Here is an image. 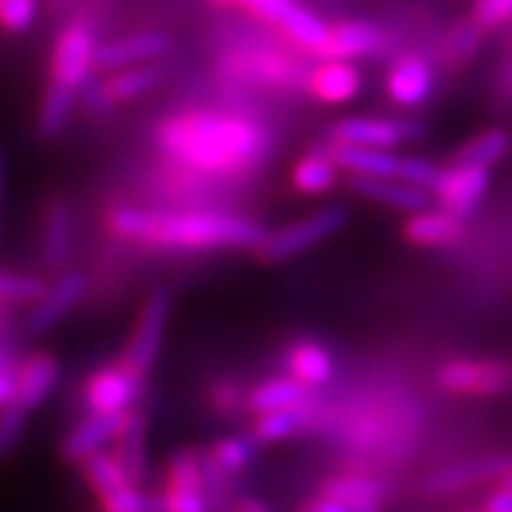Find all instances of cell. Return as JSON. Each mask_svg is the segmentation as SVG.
I'll use <instances>...</instances> for the list:
<instances>
[{
	"instance_id": "obj_36",
	"label": "cell",
	"mask_w": 512,
	"mask_h": 512,
	"mask_svg": "<svg viewBox=\"0 0 512 512\" xmlns=\"http://www.w3.org/2000/svg\"><path fill=\"white\" fill-rule=\"evenodd\" d=\"M48 283L37 275L27 272H8L0 270V301L11 304H34L45 293Z\"/></svg>"
},
{
	"instance_id": "obj_37",
	"label": "cell",
	"mask_w": 512,
	"mask_h": 512,
	"mask_svg": "<svg viewBox=\"0 0 512 512\" xmlns=\"http://www.w3.org/2000/svg\"><path fill=\"white\" fill-rule=\"evenodd\" d=\"M102 512H165L162 494H149L139 486H126L121 492L102 499Z\"/></svg>"
},
{
	"instance_id": "obj_44",
	"label": "cell",
	"mask_w": 512,
	"mask_h": 512,
	"mask_svg": "<svg viewBox=\"0 0 512 512\" xmlns=\"http://www.w3.org/2000/svg\"><path fill=\"white\" fill-rule=\"evenodd\" d=\"M479 512H512V489H510V476L499 479L497 492H492L484 499Z\"/></svg>"
},
{
	"instance_id": "obj_10",
	"label": "cell",
	"mask_w": 512,
	"mask_h": 512,
	"mask_svg": "<svg viewBox=\"0 0 512 512\" xmlns=\"http://www.w3.org/2000/svg\"><path fill=\"white\" fill-rule=\"evenodd\" d=\"M87 293V277L76 270L63 272L50 288H45L37 301H34L32 311L27 314V330L32 335H45L66 317L68 311H74L76 304Z\"/></svg>"
},
{
	"instance_id": "obj_5",
	"label": "cell",
	"mask_w": 512,
	"mask_h": 512,
	"mask_svg": "<svg viewBox=\"0 0 512 512\" xmlns=\"http://www.w3.org/2000/svg\"><path fill=\"white\" fill-rule=\"evenodd\" d=\"M337 144L371 149H392L426 134L421 121H384V118H343L332 128Z\"/></svg>"
},
{
	"instance_id": "obj_20",
	"label": "cell",
	"mask_w": 512,
	"mask_h": 512,
	"mask_svg": "<svg viewBox=\"0 0 512 512\" xmlns=\"http://www.w3.org/2000/svg\"><path fill=\"white\" fill-rule=\"evenodd\" d=\"M332 162L337 170H345L348 176L366 178H395L400 157L392 149H371V147H351V144H335L332 149Z\"/></svg>"
},
{
	"instance_id": "obj_21",
	"label": "cell",
	"mask_w": 512,
	"mask_h": 512,
	"mask_svg": "<svg viewBox=\"0 0 512 512\" xmlns=\"http://www.w3.org/2000/svg\"><path fill=\"white\" fill-rule=\"evenodd\" d=\"M322 494L348 512H382L384 492L366 476H332L322 484Z\"/></svg>"
},
{
	"instance_id": "obj_3",
	"label": "cell",
	"mask_w": 512,
	"mask_h": 512,
	"mask_svg": "<svg viewBox=\"0 0 512 512\" xmlns=\"http://www.w3.org/2000/svg\"><path fill=\"white\" fill-rule=\"evenodd\" d=\"M170 314H173V293L168 288L152 290L147 301H144L142 311H139V317H136L126 351H123L121 366L131 371L134 377L147 379L155 369L165 335H168Z\"/></svg>"
},
{
	"instance_id": "obj_17",
	"label": "cell",
	"mask_w": 512,
	"mask_h": 512,
	"mask_svg": "<svg viewBox=\"0 0 512 512\" xmlns=\"http://www.w3.org/2000/svg\"><path fill=\"white\" fill-rule=\"evenodd\" d=\"M434 89V71L432 66L418 58V55H405L390 71L387 79V92L403 108H416L429 100Z\"/></svg>"
},
{
	"instance_id": "obj_1",
	"label": "cell",
	"mask_w": 512,
	"mask_h": 512,
	"mask_svg": "<svg viewBox=\"0 0 512 512\" xmlns=\"http://www.w3.org/2000/svg\"><path fill=\"white\" fill-rule=\"evenodd\" d=\"M157 144L186 168L233 176L262 162L270 149V136L246 118L194 113L162 123Z\"/></svg>"
},
{
	"instance_id": "obj_47",
	"label": "cell",
	"mask_w": 512,
	"mask_h": 512,
	"mask_svg": "<svg viewBox=\"0 0 512 512\" xmlns=\"http://www.w3.org/2000/svg\"><path fill=\"white\" fill-rule=\"evenodd\" d=\"M3 199H6V155L0 149V220H3Z\"/></svg>"
},
{
	"instance_id": "obj_6",
	"label": "cell",
	"mask_w": 512,
	"mask_h": 512,
	"mask_svg": "<svg viewBox=\"0 0 512 512\" xmlns=\"http://www.w3.org/2000/svg\"><path fill=\"white\" fill-rule=\"evenodd\" d=\"M170 50H173V40L165 32H136L121 37V40L97 45L92 66L97 71H105V74H115L123 68L157 61L162 55H168Z\"/></svg>"
},
{
	"instance_id": "obj_12",
	"label": "cell",
	"mask_w": 512,
	"mask_h": 512,
	"mask_svg": "<svg viewBox=\"0 0 512 512\" xmlns=\"http://www.w3.org/2000/svg\"><path fill=\"white\" fill-rule=\"evenodd\" d=\"M162 505L165 512H212L204 497L194 450H181L170 458L168 492L162 494Z\"/></svg>"
},
{
	"instance_id": "obj_30",
	"label": "cell",
	"mask_w": 512,
	"mask_h": 512,
	"mask_svg": "<svg viewBox=\"0 0 512 512\" xmlns=\"http://www.w3.org/2000/svg\"><path fill=\"white\" fill-rule=\"evenodd\" d=\"M81 471H84V479H87V484L95 489V494L100 499L110 497V494L121 492V489L131 486L126 479V473L121 471V465L115 460V455L108 450H100L95 452V455H89V458L81 463Z\"/></svg>"
},
{
	"instance_id": "obj_2",
	"label": "cell",
	"mask_w": 512,
	"mask_h": 512,
	"mask_svg": "<svg viewBox=\"0 0 512 512\" xmlns=\"http://www.w3.org/2000/svg\"><path fill=\"white\" fill-rule=\"evenodd\" d=\"M108 225L115 236L168 246V249H259V243L267 236L251 220L215 215V212L165 215V212L118 207L110 212Z\"/></svg>"
},
{
	"instance_id": "obj_50",
	"label": "cell",
	"mask_w": 512,
	"mask_h": 512,
	"mask_svg": "<svg viewBox=\"0 0 512 512\" xmlns=\"http://www.w3.org/2000/svg\"><path fill=\"white\" fill-rule=\"evenodd\" d=\"M217 8H230V6H236L238 0H212Z\"/></svg>"
},
{
	"instance_id": "obj_35",
	"label": "cell",
	"mask_w": 512,
	"mask_h": 512,
	"mask_svg": "<svg viewBox=\"0 0 512 512\" xmlns=\"http://www.w3.org/2000/svg\"><path fill=\"white\" fill-rule=\"evenodd\" d=\"M306 426V416L301 408H285V411H270L256 418L254 434L251 437L259 445H270V442H283L293 437Z\"/></svg>"
},
{
	"instance_id": "obj_13",
	"label": "cell",
	"mask_w": 512,
	"mask_h": 512,
	"mask_svg": "<svg viewBox=\"0 0 512 512\" xmlns=\"http://www.w3.org/2000/svg\"><path fill=\"white\" fill-rule=\"evenodd\" d=\"M502 476H510V458L507 455H481V458L439 468L426 479V489L434 494H450L468 489V486L486 484V481H497Z\"/></svg>"
},
{
	"instance_id": "obj_39",
	"label": "cell",
	"mask_w": 512,
	"mask_h": 512,
	"mask_svg": "<svg viewBox=\"0 0 512 512\" xmlns=\"http://www.w3.org/2000/svg\"><path fill=\"white\" fill-rule=\"evenodd\" d=\"M437 176L439 168L434 162L421 160V157H400L398 160V173H395V178L403 181L405 186L424 191V194H432Z\"/></svg>"
},
{
	"instance_id": "obj_46",
	"label": "cell",
	"mask_w": 512,
	"mask_h": 512,
	"mask_svg": "<svg viewBox=\"0 0 512 512\" xmlns=\"http://www.w3.org/2000/svg\"><path fill=\"white\" fill-rule=\"evenodd\" d=\"M14 400V379L8 377L6 371H0V405Z\"/></svg>"
},
{
	"instance_id": "obj_25",
	"label": "cell",
	"mask_w": 512,
	"mask_h": 512,
	"mask_svg": "<svg viewBox=\"0 0 512 512\" xmlns=\"http://www.w3.org/2000/svg\"><path fill=\"white\" fill-rule=\"evenodd\" d=\"M162 79H165V68L144 63V66H131L110 74L108 81H102V89L118 105V102H131L149 95Z\"/></svg>"
},
{
	"instance_id": "obj_49",
	"label": "cell",
	"mask_w": 512,
	"mask_h": 512,
	"mask_svg": "<svg viewBox=\"0 0 512 512\" xmlns=\"http://www.w3.org/2000/svg\"><path fill=\"white\" fill-rule=\"evenodd\" d=\"M50 3H53V11L63 14V11H68V8H71V3H74V0H50Z\"/></svg>"
},
{
	"instance_id": "obj_24",
	"label": "cell",
	"mask_w": 512,
	"mask_h": 512,
	"mask_svg": "<svg viewBox=\"0 0 512 512\" xmlns=\"http://www.w3.org/2000/svg\"><path fill=\"white\" fill-rule=\"evenodd\" d=\"M405 238L413 246H447L463 236V220L447 215V212H416L405 223Z\"/></svg>"
},
{
	"instance_id": "obj_23",
	"label": "cell",
	"mask_w": 512,
	"mask_h": 512,
	"mask_svg": "<svg viewBox=\"0 0 512 512\" xmlns=\"http://www.w3.org/2000/svg\"><path fill=\"white\" fill-rule=\"evenodd\" d=\"M68 256H71V207L66 202H53L45 212L42 259L50 270H63Z\"/></svg>"
},
{
	"instance_id": "obj_4",
	"label": "cell",
	"mask_w": 512,
	"mask_h": 512,
	"mask_svg": "<svg viewBox=\"0 0 512 512\" xmlns=\"http://www.w3.org/2000/svg\"><path fill=\"white\" fill-rule=\"evenodd\" d=\"M345 225H348V209L345 207L317 209L304 220L285 225L283 230H277L272 236H264L256 251H259V259L264 264L288 262L293 256L304 254V251L314 249L322 241L340 233Z\"/></svg>"
},
{
	"instance_id": "obj_42",
	"label": "cell",
	"mask_w": 512,
	"mask_h": 512,
	"mask_svg": "<svg viewBox=\"0 0 512 512\" xmlns=\"http://www.w3.org/2000/svg\"><path fill=\"white\" fill-rule=\"evenodd\" d=\"M238 3H243L251 14H256L264 21H270V24H277V27H280V21L285 19V14H288L290 8L296 6L293 0H238Z\"/></svg>"
},
{
	"instance_id": "obj_48",
	"label": "cell",
	"mask_w": 512,
	"mask_h": 512,
	"mask_svg": "<svg viewBox=\"0 0 512 512\" xmlns=\"http://www.w3.org/2000/svg\"><path fill=\"white\" fill-rule=\"evenodd\" d=\"M238 512H267V507H264L262 502H256V499H243Z\"/></svg>"
},
{
	"instance_id": "obj_29",
	"label": "cell",
	"mask_w": 512,
	"mask_h": 512,
	"mask_svg": "<svg viewBox=\"0 0 512 512\" xmlns=\"http://www.w3.org/2000/svg\"><path fill=\"white\" fill-rule=\"evenodd\" d=\"M290 371H293V379L306 387H319V384L330 382L335 364H332V356L327 348L317 343H301L296 345L288 356Z\"/></svg>"
},
{
	"instance_id": "obj_7",
	"label": "cell",
	"mask_w": 512,
	"mask_h": 512,
	"mask_svg": "<svg viewBox=\"0 0 512 512\" xmlns=\"http://www.w3.org/2000/svg\"><path fill=\"white\" fill-rule=\"evenodd\" d=\"M489 170L481 168H463V165H450V168L439 170L437 183H434L432 194L437 196L439 207L447 215L468 217L473 209L479 207L489 189Z\"/></svg>"
},
{
	"instance_id": "obj_45",
	"label": "cell",
	"mask_w": 512,
	"mask_h": 512,
	"mask_svg": "<svg viewBox=\"0 0 512 512\" xmlns=\"http://www.w3.org/2000/svg\"><path fill=\"white\" fill-rule=\"evenodd\" d=\"M304 512H348V510H345L340 502H335V499L324 497V494H322V497L311 499Z\"/></svg>"
},
{
	"instance_id": "obj_16",
	"label": "cell",
	"mask_w": 512,
	"mask_h": 512,
	"mask_svg": "<svg viewBox=\"0 0 512 512\" xmlns=\"http://www.w3.org/2000/svg\"><path fill=\"white\" fill-rule=\"evenodd\" d=\"M348 189L361 199L377 202L382 207L400 209V212H424L429 207V194L405 186L398 178H366V176H348Z\"/></svg>"
},
{
	"instance_id": "obj_32",
	"label": "cell",
	"mask_w": 512,
	"mask_h": 512,
	"mask_svg": "<svg viewBox=\"0 0 512 512\" xmlns=\"http://www.w3.org/2000/svg\"><path fill=\"white\" fill-rule=\"evenodd\" d=\"M481 42H484V32H481L471 19L458 21V24H455L445 37V45H442V61H445L447 68L458 71V68L468 66V63L476 58V53L481 50Z\"/></svg>"
},
{
	"instance_id": "obj_27",
	"label": "cell",
	"mask_w": 512,
	"mask_h": 512,
	"mask_svg": "<svg viewBox=\"0 0 512 512\" xmlns=\"http://www.w3.org/2000/svg\"><path fill=\"white\" fill-rule=\"evenodd\" d=\"M510 149V134L505 128H486L476 139L465 142L463 147L452 155L450 165H463V168L489 170L492 165L505 160Z\"/></svg>"
},
{
	"instance_id": "obj_19",
	"label": "cell",
	"mask_w": 512,
	"mask_h": 512,
	"mask_svg": "<svg viewBox=\"0 0 512 512\" xmlns=\"http://www.w3.org/2000/svg\"><path fill=\"white\" fill-rule=\"evenodd\" d=\"M382 45L384 29L379 24L366 19H353L330 27L327 55H332L335 61H351V58H366V55L379 53Z\"/></svg>"
},
{
	"instance_id": "obj_15",
	"label": "cell",
	"mask_w": 512,
	"mask_h": 512,
	"mask_svg": "<svg viewBox=\"0 0 512 512\" xmlns=\"http://www.w3.org/2000/svg\"><path fill=\"white\" fill-rule=\"evenodd\" d=\"M147 434L149 418L144 411H128L121 432L113 439L115 442V460L126 473L131 486L144 484L147 479Z\"/></svg>"
},
{
	"instance_id": "obj_26",
	"label": "cell",
	"mask_w": 512,
	"mask_h": 512,
	"mask_svg": "<svg viewBox=\"0 0 512 512\" xmlns=\"http://www.w3.org/2000/svg\"><path fill=\"white\" fill-rule=\"evenodd\" d=\"M76 105V89L66 87L61 81H50L37 113V131L42 139H58L66 131L71 113Z\"/></svg>"
},
{
	"instance_id": "obj_18",
	"label": "cell",
	"mask_w": 512,
	"mask_h": 512,
	"mask_svg": "<svg viewBox=\"0 0 512 512\" xmlns=\"http://www.w3.org/2000/svg\"><path fill=\"white\" fill-rule=\"evenodd\" d=\"M58 371H61L58 358L50 353H34L27 364L21 366L19 377L14 379V403L21 405L27 413L40 408L58 382Z\"/></svg>"
},
{
	"instance_id": "obj_9",
	"label": "cell",
	"mask_w": 512,
	"mask_h": 512,
	"mask_svg": "<svg viewBox=\"0 0 512 512\" xmlns=\"http://www.w3.org/2000/svg\"><path fill=\"white\" fill-rule=\"evenodd\" d=\"M442 390L460 395H502L510 387V366L505 361H450L439 369Z\"/></svg>"
},
{
	"instance_id": "obj_14",
	"label": "cell",
	"mask_w": 512,
	"mask_h": 512,
	"mask_svg": "<svg viewBox=\"0 0 512 512\" xmlns=\"http://www.w3.org/2000/svg\"><path fill=\"white\" fill-rule=\"evenodd\" d=\"M126 413H92L61 442V458L66 463H84L89 455L105 450L121 432Z\"/></svg>"
},
{
	"instance_id": "obj_38",
	"label": "cell",
	"mask_w": 512,
	"mask_h": 512,
	"mask_svg": "<svg viewBox=\"0 0 512 512\" xmlns=\"http://www.w3.org/2000/svg\"><path fill=\"white\" fill-rule=\"evenodd\" d=\"M29 413L16 405L14 400L6 405H0V460L8 458L21 442L24 432H27Z\"/></svg>"
},
{
	"instance_id": "obj_22",
	"label": "cell",
	"mask_w": 512,
	"mask_h": 512,
	"mask_svg": "<svg viewBox=\"0 0 512 512\" xmlns=\"http://www.w3.org/2000/svg\"><path fill=\"white\" fill-rule=\"evenodd\" d=\"M311 89L319 100L332 102V105L351 102L361 92V74L351 61H330L314 71Z\"/></svg>"
},
{
	"instance_id": "obj_33",
	"label": "cell",
	"mask_w": 512,
	"mask_h": 512,
	"mask_svg": "<svg viewBox=\"0 0 512 512\" xmlns=\"http://www.w3.org/2000/svg\"><path fill=\"white\" fill-rule=\"evenodd\" d=\"M337 181H340V170L327 155L304 157L293 168V186L301 194H324L335 189Z\"/></svg>"
},
{
	"instance_id": "obj_43",
	"label": "cell",
	"mask_w": 512,
	"mask_h": 512,
	"mask_svg": "<svg viewBox=\"0 0 512 512\" xmlns=\"http://www.w3.org/2000/svg\"><path fill=\"white\" fill-rule=\"evenodd\" d=\"M76 92H81V97H84V102H87L89 110H95L97 115H110L115 108V102L110 100L108 95H105V89H102V81H95L92 76H89L84 84H81Z\"/></svg>"
},
{
	"instance_id": "obj_34",
	"label": "cell",
	"mask_w": 512,
	"mask_h": 512,
	"mask_svg": "<svg viewBox=\"0 0 512 512\" xmlns=\"http://www.w3.org/2000/svg\"><path fill=\"white\" fill-rule=\"evenodd\" d=\"M259 447L262 445L251 434H236V437L217 439L212 450H209V455H212L215 465L225 476H236V473H241L256 458Z\"/></svg>"
},
{
	"instance_id": "obj_40",
	"label": "cell",
	"mask_w": 512,
	"mask_h": 512,
	"mask_svg": "<svg viewBox=\"0 0 512 512\" xmlns=\"http://www.w3.org/2000/svg\"><path fill=\"white\" fill-rule=\"evenodd\" d=\"M37 0H0V27L6 32H27L37 21Z\"/></svg>"
},
{
	"instance_id": "obj_11",
	"label": "cell",
	"mask_w": 512,
	"mask_h": 512,
	"mask_svg": "<svg viewBox=\"0 0 512 512\" xmlns=\"http://www.w3.org/2000/svg\"><path fill=\"white\" fill-rule=\"evenodd\" d=\"M144 382L147 379L134 377L123 366L102 369L84 387V400L92 413H128L131 405L142 398Z\"/></svg>"
},
{
	"instance_id": "obj_31",
	"label": "cell",
	"mask_w": 512,
	"mask_h": 512,
	"mask_svg": "<svg viewBox=\"0 0 512 512\" xmlns=\"http://www.w3.org/2000/svg\"><path fill=\"white\" fill-rule=\"evenodd\" d=\"M280 27L285 29L288 37L301 45V48L311 50V53H327V42H330V27L322 24L317 16L306 11L301 6H293L280 21Z\"/></svg>"
},
{
	"instance_id": "obj_28",
	"label": "cell",
	"mask_w": 512,
	"mask_h": 512,
	"mask_svg": "<svg viewBox=\"0 0 512 512\" xmlns=\"http://www.w3.org/2000/svg\"><path fill=\"white\" fill-rule=\"evenodd\" d=\"M309 400V387L296 379H270V382L254 387L249 395V411L256 416L270 411H285V408H301Z\"/></svg>"
},
{
	"instance_id": "obj_8",
	"label": "cell",
	"mask_w": 512,
	"mask_h": 512,
	"mask_svg": "<svg viewBox=\"0 0 512 512\" xmlns=\"http://www.w3.org/2000/svg\"><path fill=\"white\" fill-rule=\"evenodd\" d=\"M95 34L84 24H68L55 42L53 53V81L79 89L92 76L95 63Z\"/></svg>"
},
{
	"instance_id": "obj_41",
	"label": "cell",
	"mask_w": 512,
	"mask_h": 512,
	"mask_svg": "<svg viewBox=\"0 0 512 512\" xmlns=\"http://www.w3.org/2000/svg\"><path fill=\"white\" fill-rule=\"evenodd\" d=\"M512 0H476L471 21L481 32H497L510 21Z\"/></svg>"
}]
</instances>
